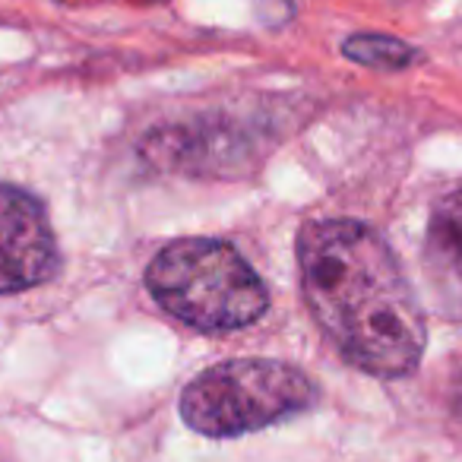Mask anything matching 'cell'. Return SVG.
I'll use <instances>...</instances> for the list:
<instances>
[{
    "instance_id": "6da1fadb",
    "label": "cell",
    "mask_w": 462,
    "mask_h": 462,
    "mask_svg": "<svg viewBox=\"0 0 462 462\" xmlns=\"http://www.w3.org/2000/svg\"><path fill=\"white\" fill-rule=\"evenodd\" d=\"M301 295L333 348L371 377H409L421 365L428 323L396 254L355 218L298 231Z\"/></svg>"
},
{
    "instance_id": "7a4b0ae2",
    "label": "cell",
    "mask_w": 462,
    "mask_h": 462,
    "mask_svg": "<svg viewBox=\"0 0 462 462\" xmlns=\"http://www.w3.org/2000/svg\"><path fill=\"white\" fill-rule=\"evenodd\" d=\"M146 289L162 310L199 333H235L270 310V291L228 241L180 238L155 254Z\"/></svg>"
},
{
    "instance_id": "3957f363",
    "label": "cell",
    "mask_w": 462,
    "mask_h": 462,
    "mask_svg": "<svg viewBox=\"0 0 462 462\" xmlns=\"http://www.w3.org/2000/svg\"><path fill=\"white\" fill-rule=\"evenodd\" d=\"M317 383L289 361L231 358L199 371L180 393V421L212 440L257 434L310 411Z\"/></svg>"
},
{
    "instance_id": "277c9868",
    "label": "cell",
    "mask_w": 462,
    "mask_h": 462,
    "mask_svg": "<svg viewBox=\"0 0 462 462\" xmlns=\"http://www.w3.org/2000/svg\"><path fill=\"white\" fill-rule=\"evenodd\" d=\"M60 254L48 212L32 193L0 180V295H16L58 276Z\"/></svg>"
},
{
    "instance_id": "5b68a950",
    "label": "cell",
    "mask_w": 462,
    "mask_h": 462,
    "mask_svg": "<svg viewBox=\"0 0 462 462\" xmlns=\"http://www.w3.org/2000/svg\"><path fill=\"white\" fill-rule=\"evenodd\" d=\"M143 159L171 171H241L251 162V140L231 121L174 124L143 140Z\"/></svg>"
},
{
    "instance_id": "8992f818",
    "label": "cell",
    "mask_w": 462,
    "mask_h": 462,
    "mask_svg": "<svg viewBox=\"0 0 462 462\" xmlns=\"http://www.w3.org/2000/svg\"><path fill=\"white\" fill-rule=\"evenodd\" d=\"M421 266L437 314L462 323V187L437 199L424 231Z\"/></svg>"
},
{
    "instance_id": "52a82bcc",
    "label": "cell",
    "mask_w": 462,
    "mask_h": 462,
    "mask_svg": "<svg viewBox=\"0 0 462 462\" xmlns=\"http://www.w3.org/2000/svg\"><path fill=\"white\" fill-rule=\"evenodd\" d=\"M342 54L361 67H374V70H405L418 60V48H411L409 42L374 32L346 39Z\"/></svg>"
},
{
    "instance_id": "ba28073f",
    "label": "cell",
    "mask_w": 462,
    "mask_h": 462,
    "mask_svg": "<svg viewBox=\"0 0 462 462\" xmlns=\"http://www.w3.org/2000/svg\"><path fill=\"white\" fill-rule=\"evenodd\" d=\"M453 405H456V415L462 418V374H459V380H456V390H453Z\"/></svg>"
}]
</instances>
